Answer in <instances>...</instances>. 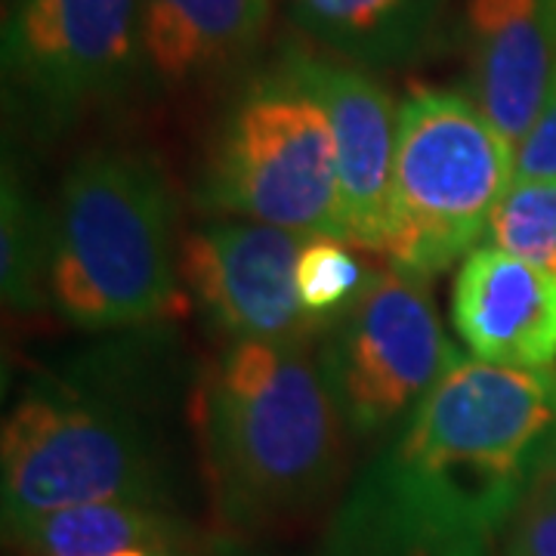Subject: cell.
<instances>
[{"mask_svg": "<svg viewBox=\"0 0 556 556\" xmlns=\"http://www.w3.org/2000/svg\"><path fill=\"white\" fill-rule=\"evenodd\" d=\"M554 433L556 365L464 356L358 470L325 556H497Z\"/></svg>", "mask_w": 556, "mask_h": 556, "instance_id": "6da1fadb", "label": "cell"}, {"mask_svg": "<svg viewBox=\"0 0 556 556\" xmlns=\"http://www.w3.org/2000/svg\"><path fill=\"white\" fill-rule=\"evenodd\" d=\"M161 368L149 343H118L25 383L0 439L3 535L80 504H177Z\"/></svg>", "mask_w": 556, "mask_h": 556, "instance_id": "7a4b0ae2", "label": "cell"}, {"mask_svg": "<svg viewBox=\"0 0 556 556\" xmlns=\"http://www.w3.org/2000/svg\"><path fill=\"white\" fill-rule=\"evenodd\" d=\"M192 427L229 535L285 532L316 514L346 467L350 433L306 343H226L195 387Z\"/></svg>", "mask_w": 556, "mask_h": 556, "instance_id": "3957f363", "label": "cell"}, {"mask_svg": "<svg viewBox=\"0 0 556 556\" xmlns=\"http://www.w3.org/2000/svg\"><path fill=\"white\" fill-rule=\"evenodd\" d=\"M50 306L90 334L186 313L177 201L149 152L100 146L68 167L53 207Z\"/></svg>", "mask_w": 556, "mask_h": 556, "instance_id": "277c9868", "label": "cell"}, {"mask_svg": "<svg viewBox=\"0 0 556 556\" xmlns=\"http://www.w3.org/2000/svg\"><path fill=\"white\" fill-rule=\"evenodd\" d=\"M195 201L217 217L346 241L334 130L285 53L239 80L207 142Z\"/></svg>", "mask_w": 556, "mask_h": 556, "instance_id": "5b68a950", "label": "cell"}, {"mask_svg": "<svg viewBox=\"0 0 556 556\" xmlns=\"http://www.w3.org/2000/svg\"><path fill=\"white\" fill-rule=\"evenodd\" d=\"M514 177L517 149L467 90L415 87L399 102L380 254L427 278L452 269L482 248Z\"/></svg>", "mask_w": 556, "mask_h": 556, "instance_id": "8992f818", "label": "cell"}, {"mask_svg": "<svg viewBox=\"0 0 556 556\" xmlns=\"http://www.w3.org/2000/svg\"><path fill=\"white\" fill-rule=\"evenodd\" d=\"M430 278L387 260L316 340V362L350 439H387L457 362Z\"/></svg>", "mask_w": 556, "mask_h": 556, "instance_id": "52a82bcc", "label": "cell"}, {"mask_svg": "<svg viewBox=\"0 0 556 556\" xmlns=\"http://www.w3.org/2000/svg\"><path fill=\"white\" fill-rule=\"evenodd\" d=\"M7 118L56 137L142 90L139 0H16L3 7Z\"/></svg>", "mask_w": 556, "mask_h": 556, "instance_id": "ba28073f", "label": "cell"}, {"mask_svg": "<svg viewBox=\"0 0 556 556\" xmlns=\"http://www.w3.org/2000/svg\"><path fill=\"white\" fill-rule=\"evenodd\" d=\"M313 236L219 217L179 239V278L207 325L229 340L316 346L325 325L306 313L298 266Z\"/></svg>", "mask_w": 556, "mask_h": 556, "instance_id": "9c48e42d", "label": "cell"}, {"mask_svg": "<svg viewBox=\"0 0 556 556\" xmlns=\"http://www.w3.org/2000/svg\"><path fill=\"white\" fill-rule=\"evenodd\" d=\"M325 105L338 142L346 241L380 251L396 159L399 105L368 68L306 47L281 50Z\"/></svg>", "mask_w": 556, "mask_h": 556, "instance_id": "30bf717a", "label": "cell"}, {"mask_svg": "<svg viewBox=\"0 0 556 556\" xmlns=\"http://www.w3.org/2000/svg\"><path fill=\"white\" fill-rule=\"evenodd\" d=\"M273 25V0H139L142 93L186 100L244 80Z\"/></svg>", "mask_w": 556, "mask_h": 556, "instance_id": "8fae6325", "label": "cell"}, {"mask_svg": "<svg viewBox=\"0 0 556 556\" xmlns=\"http://www.w3.org/2000/svg\"><path fill=\"white\" fill-rule=\"evenodd\" d=\"M467 93L514 149L535 127L556 75V0H464Z\"/></svg>", "mask_w": 556, "mask_h": 556, "instance_id": "7c38bea8", "label": "cell"}, {"mask_svg": "<svg viewBox=\"0 0 556 556\" xmlns=\"http://www.w3.org/2000/svg\"><path fill=\"white\" fill-rule=\"evenodd\" d=\"M452 325L479 362L551 368L556 365V276L482 244L457 269Z\"/></svg>", "mask_w": 556, "mask_h": 556, "instance_id": "4fadbf2b", "label": "cell"}, {"mask_svg": "<svg viewBox=\"0 0 556 556\" xmlns=\"http://www.w3.org/2000/svg\"><path fill=\"white\" fill-rule=\"evenodd\" d=\"M452 0H288L300 35L358 68H399L430 50Z\"/></svg>", "mask_w": 556, "mask_h": 556, "instance_id": "5bb4252c", "label": "cell"}, {"mask_svg": "<svg viewBox=\"0 0 556 556\" xmlns=\"http://www.w3.org/2000/svg\"><path fill=\"white\" fill-rule=\"evenodd\" d=\"M16 556H118L130 547L195 554V532L177 507L102 501L56 510L7 532Z\"/></svg>", "mask_w": 556, "mask_h": 556, "instance_id": "9a60e30c", "label": "cell"}, {"mask_svg": "<svg viewBox=\"0 0 556 556\" xmlns=\"http://www.w3.org/2000/svg\"><path fill=\"white\" fill-rule=\"evenodd\" d=\"M53 211L38 201L20 164L3 159L0 182V285L10 316H38L50 306Z\"/></svg>", "mask_w": 556, "mask_h": 556, "instance_id": "2e32d148", "label": "cell"}, {"mask_svg": "<svg viewBox=\"0 0 556 556\" xmlns=\"http://www.w3.org/2000/svg\"><path fill=\"white\" fill-rule=\"evenodd\" d=\"M485 239L556 276V177H514L489 219Z\"/></svg>", "mask_w": 556, "mask_h": 556, "instance_id": "e0dca14e", "label": "cell"}, {"mask_svg": "<svg viewBox=\"0 0 556 556\" xmlns=\"http://www.w3.org/2000/svg\"><path fill=\"white\" fill-rule=\"evenodd\" d=\"M368 278H371V269L356 257L350 241L313 236L300 254V300L306 313L325 328L365 291Z\"/></svg>", "mask_w": 556, "mask_h": 556, "instance_id": "ac0fdd59", "label": "cell"}, {"mask_svg": "<svg viewBox=\"0 0 556 556\" xmlns=\"http://www.w3.org/2000/svg\"><path fill=\"white\" fill-rule=\"evenodd\" d=\"M497 556H556V477L544 464L519 501Z\"/></svg>", "mask_w": 556, "mask_h": 556, "instance_id": "d6986e66", "label": "cell"}, {"mask_svg": "<svg viewBox=\"0 0 556 556\" xmlns=\"http://www.w3.org/2000/svg\"><path fill=\"white\" fill-rule=\"evenodd\" d=\"M517 177H556V75L535 127L517 146Z\"/></svg>", "mask_w": 556, "mask_h": 556, "instance_id": "ffe728a7", "label": "cell"}, {"mask_svg": "<svg viewBox=\"0 0 556 556\" xmlns=\"http://www.w3.org/2000/svg\"><path fill=\"white\" fill-rule=\"evenodd\" d=\"M541 464H544V467H547V470H551V473L556 477V433H554V439H551V445H547V455H544V460H541Z\"/></svg>", "mask_w": 556, "mask_h": 556, "instance_id": "44dd1931", "label": "cell"}, {"mask_svg": "<svg viewBox=\"0 0 556 556\" xmlns=\"http://www.w3.org/2000/svg\"><path fill=\"white\" fill-rule=\"evenodd\" d=\"M10 3H16V0H3V7H10Z\"/></svg>", "mask_w": 556, "mask_h": 556, "instance_id": "7402d4cb", "label": "cell"}]
</instances>
